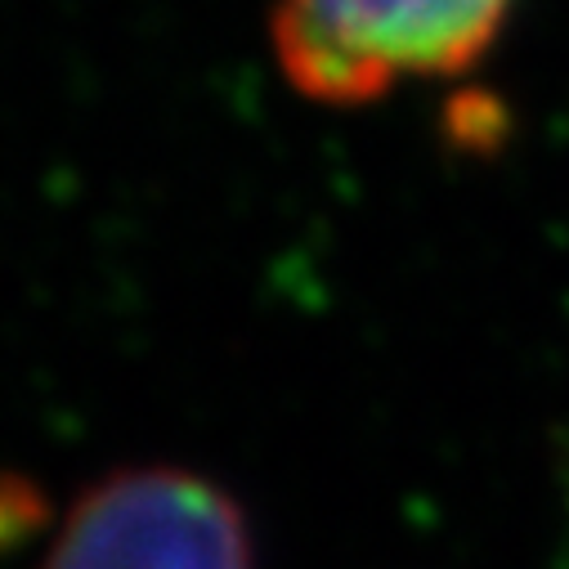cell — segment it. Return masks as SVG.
I'll return each instance as SVG.
<instances>
[{"instance_id": "2", "label": "cell", "mask_w": 569, "mask_h": 569, "mask_svg": "<svg viewBox=\"0 0 569 569\" xmlns=\"http://www.w3.org/2000/svg\"><path fill=\"white\" fill-rule=\"evenodd\" d=\"M41 569H256L242 507L184 467H121L63 516Z\"/></svg>"}, {"instance_id": "1", "label": "cell", "mask_w": 569, "mask_h": 569, "mask_svg": "<svg viewBox=\"0 0 569 569\" xmlns=\"http://www.w3.org/2000/svg\"><path fill=\"white\" fill-rule=\"evenodd\" d=\"M507 14L511 0H278L269 41L297 94L346 108L476 68Z\"/></svg>"}]
</instances>
